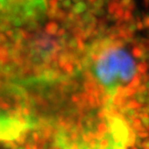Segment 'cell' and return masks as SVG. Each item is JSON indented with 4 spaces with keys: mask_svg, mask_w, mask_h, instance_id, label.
Wrapping results in <instances>:
<instances>
[{
    "mask_svg": "<svg viewBox=\"0 0 149 149\" xmlns=\"http://www.w3.org/2000/svg\"><path fill=\"white\" fill-rule=\"evenodd\" d=\"M97 116L81 117L76 126L56 133V145L61 149H126L129 125L116 117L110 131L101 133L96 126Z\"/></svg>",
    "mask_w": 149,
    "mask_h": 149,
    "instance_id": "6da1fadb",
    "label": "cell"
},
{
    "mask_svg": "<svg viewBox=\"0 0 149 149\" xmlns=\"http://www.w3.org/2000/svg\"><path fill=\"white\" fill-rule=\"evenodd\" d=\"M132 149H138V148H135V147H133V148H132Z\"/></svg>",
    "mask_w": 149,
    "mask_h": 149,
    "instance_id": "30bf717a",
    "label": "cell"
},
{
    "mask_svg": "<svg viewBox=\"0 0 149 149\" xmlns=\"http://www.w3.org/2000/svg\"><path fill=\"white\" fill-rule=\"evenodd\" d=\"M1 127H0V139L1 140H16L22 131L24 130L20 122L16 118L4 115L2 113L1 115Z\"/></svg>",
    "mask_w": 149,
    "mask_h": 149,
    "instance_id": "3957f363",
    "label": "cell"
},
{
    "mask_svg": "<svg viewBox=\"0 0 149 149\" xmlns=\"http://www.w3.org/2000/svg\"><path fill=\"white\" fill-rule=\"evenodd\" d=\"M138 136L141 139H146V138H149V133H146V132H139Z\"/></svg>",
    "mask_w": 149,
    "mask_h": 149,
    "instance_id": "52a82bcc",
    "label": "cell"
},
{
    "mask_svg": "<svg viewBox=\"0 0 149 149\" xmlns=\"http://www.w3.org/2000/svg\"><path fill=\"white\" fill-rule=\"evenodd\" d=\"M94 74L110 95L138 76L135 61L123 48H108L102 52L94 65Z\"/></svg>",
    "mask_w": 149,
    "mask_h": 149,
    "instance_id": "7a4b0ae2",
    "label": "cell"
},
{
    "mask_svg": "<svg viewBox=\"0 0 149 149\" xmlns=\"http://www.w3.org/2000/svg\"><path fill=\"white\" fill-rule=\"evenodd\" d=\"M2 146L7 149H17V145L15 143L12 142V140H2Z\"/></svg>",
    "mask_w": 149,
    "mask_h": 149,
    "instance_id": "5b68a950",
    "label": "cell"
},
{
    "mask_svg": "<svg viewBox=\"0 0 149 149\" xmlns=\"http://www.w3.org/2000/svg\"><path fill=\"white\" fill-rule=\"evenodd\" d=\"M142 143H142L139 139H137V140H136V143L135 144H136L139 148H142Z\"/></svg>",
    "mask_w": 149,
    "mask_h": 149,
    "instance_id": "9c48e42d",
    "label": "cell"
},
{
    "mask_svg": "<svg viewBox=\"0 0 149 149\" xmlns=\"http://www.w3.org/2000/svg\"><path fill=\"white\" fill-rule=\"evenodd\" d=\"M142 148L143 149H149V139L145 140L142 143Z\"/></svg>",
    "mask_w": 149,
    "mask_h": 149,
    "instance_id": "ba28073f",
    "label": "cell"
},
{
    "mask_svg": "<svg viewBox=\"0 0 149 149\" xmlns=\"http://www.w3.org/2000/svg\"><path fill=\"white\" fill-rule=\"evenodd\" d=\"M136 143V134L133 131V129H129V136L127 143V147H133L134 144Z\"/></svg>",
    "mask_w": 149,
    "mask_h": 149,
    "instance_id": "277c9868",
    "label": "cell"
},
{
    "mask_svg": "<svg viewBox=\"0 0 149 149\" xmlns=\"http://www.w3.org/2000/svg\"><path fill=\"white\" fill-rule=\"evenodd\" d=\"M139 106H140L139 104H138V103H136V102L134 101H131L128 104L127 108L128 109H135V108H139Z\"/></svg>",
    "mask_w": 149,
    "mask_h": 149,
    "instance_id": "8992f818",
    "label": "cell"
}]
</instances>
